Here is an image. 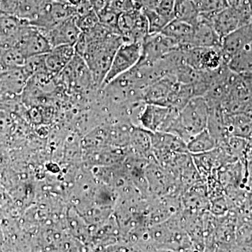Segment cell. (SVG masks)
<instances>
[{
	"label": "cell",
	"mask_w": 252,
	"mask_h": 252,
	"mask_svg": "<svg viewBox=\"0 0 252 252\" xmlns=\"http://www.w3.org/2000/svg\"><path fill=\"white\" fill-rule=\"evenodd\" d=\"M209 113L206 99L193 97L179 111L166 132L177 136L187 144L194 136L206 130Z\"/></svg>",
	"instance_id": "6da1fadb"
},
{
	"label": "cell",
	"mask_w": 252,
	"mask_h": 252,
	"mask_svg": "<svg viewBox=\"0 0 252 252\" xmlns=\"http://www.w3.org/2000/svg\"><path fill=\"white\" fill-rule=\"evenodd\" d=\"M252 6L250 2H240L228 6L208 18L221 39L251 23ZM203 16V15H202Z\"/></svg>",
	"instance_id": "7a4b0ae2"
},
{
	"label": "cell",
	"mask_w": 252,
	"mask_h": 252,
	"mask_svg": "<svg viewBox=\"0 0 252 252\" xmlns=\"http://www.w3.org/2000/svg\"><path fill=\"white\" fill-rule=\"evenodd\" d=\"M59 82L63 83L72 90L76 91H97L92 74L84 60L75 54L67 67L57 76Z\"/></svg>",
	"instance_id": "3957f363"
},
{
	"label": "cell",
	"mask_w": 252,
	"mask_h": 252,
	"mask_svg": "<svg viewBox=\"0 0 252 252\" xmlns=\"http://www.w3.org/2000/svg\"><path fill=\"white\" fill-rule=\"evenodd\" d=\"M186 64L199 71H213L227 64L220 47H190L181 49Z\"/></svg>",
	"instance_id": "277c9868"
},
{
	"label": "cell",
	"mask_w": 252,
	"mask_h": 252,
	"mask_svg": "<svg viewBox=\"0 0 252 252\" xmlns=\"http://www.w3.org/2000/svg\"><path fill=\"white\" fill-rule=\"evenodd\" d=\"M179 110L172 107L145 104L137 116L140 127L150 132H166Z\"/></svg>",
	"instance_id": "5b68a950"
},
{
	"label": "cell",
	"mask_w": 252,
	"mask_h": 252,
	"mask_svg": "<svg viewBox=\"0 0 252 252\" xmlns=\"http://www.w3.org/2000/svg\"><path fill=\"white\" fill-rule=\"evenodd\" d=\"M118 28L124 42L142 44L149 34L148 21L143 9L119 14Z\"/></svg>",
	"instance_id": "8992f818"
},
{
	"label": "cell",
	"mask_w": 252,
	"mask_h": 252,
	"mask_svg": "<svg viewBox=\"0 0 252 252\" xmlns=\"http://www.w3.org/2000/svg\"><path fill=\"white\" fill-rule=\"evenodd\" d=\"M142 51V43H123L114 55L110 69L101 88L104 87L119 76L135 67L140 61Z\"/></svg>",
	"instance_id": "52a82bcc"
},
{
	"label": "cell",
	"mask_w": 252,
	"mask_h": 252,
	"mask_svg": "<svg viewBox=\"0 0 252 252\" xmlns=\"http://www.w3.org/2000/svg\"><path fill=\"white\" fill-rule=\"evenodd\" d=\"M11 46L16 47L26 59L47 54L53 49L44 34L28 23L24 25L17 39Z\"/></svg>",
	"instance_id": "ba28073f"
},
{
	"label": "cell",
	"mask_w": 252,
	"mask_h": 252,
	"mask_svg": "<svg viewBox=\"0 0 252 252\" xmlns=\"http://www.w3.org/2000/svg\"><path fill=\"white\" fill-rule=\"evenodd\" d=\"M77 7L65 2L51 0L41 11L31 26L40 31H47L77 14Z\"/></svg>",
	"instance_id": "9c48e42d"
},
{
	"label": "cell",
	"mask_w": 252,
	"mask_h": 252,
	"mask_svg": "<svg viewBox=\"0 0 252 252\" xmlns=\"http://www.w3.org/2000/svg\"><path fill=\"white\" fill-rule=\"evenodd\" d=\"M180 44L163 33L149 34L142 43V56L140 61L154 63L167 54L180 49Z\"/></svg>",
	"instance_id": "30bf717a"
},
{
	"label": "cell",
	"mask_w": 252,
	"mask_h": 252,
	"mask_svg": "<svg viewBox=\"0 0 252 252\" xmlns=\"http://www.w3.org/2000/svg\"><path fill=\"white\" fill-rule=\"evenodd\" d=\"M51 0H0V11L32 22Z\"/></svg>",
	"instance_id": "8fae6325"
},
{
	"label": "cell",
	"mask_w": 252,
	"mask_h": 252,
	"mask_svg": "<svg viewBox=\"0 0 252 252\" xmlns=\"http://www.w3.org/2000/svg\"><path fill=\"white\" fill-rule=\"evenodd\" d=\"M40 31L46 36L52 48L63 45H75L82 32L76 23L75 16L68 18L51 29Z\"/></svg>",
	"instance_id": "7c38bea8"
},
{
	"label": "cell",
	"mask_w": 252,
	"mask_h": 252,
	"mask_svg": "<svg viewBox=\"0 0 252 252\" xmlns=\"http://www.w3.org/2000/svg\"><path fill=\"white\" fill-rule=\"evenodd\" d=\"M175 76L169 74L151 84L144 94L145 104H154L169 107L170 99L179 84Z\"/></svg>",
	"instance_id": "4fadbf2b"
},
{
	"label": "cell",
	"mask_w": 252,
	"mask_h": 252,
	"mask_svg": "<svg viewBox=\"0 0 252 252\" xmlns=\"http://www.w3.org/2000/svg\"><path fill=\"white\" fill-rule=\"evenodd\" d=\"M31 74L24 66L11 68L0 74V95H17L24 91Z\"/></svg>",
	"instance_id": "5bb4252c"
},
{
	"label": "cell",
	"mask_w": 252,
	"mask_h": 252,
	"mask_svg": "<svg viewBox=\"0 0 252 252\" xmlns=\"http://www.w3.org/2000/svg\"><path fill=\"white\" fill-rule=\"evenodd\" d=\"M252 41V23L239 28L222 39L221 51L225 63Z\"/></svg>",
	"instance_id": "9a60e30c"
},
{
	"label": "cell",
	"mask_w": 252,
	"mask_h": 252,
	"mask_svg": "<svg viewBox=\"0 0 252 252\" xmlns=\"http://www.w3.org/2000/svg\"><path fill=\"white\" fill-rule=\"evenodd\" d=\"M221 42L222 39L215 31L211 21L200 14L198 23L193 26V37L190 46L220 47Z\"/></svg>",
	"instance_id": "2e32d148"
},
{
	"label": "cell",
	"mask_w": 252,
	"mask_h": 252,
	"mask_svg": "<svg viewBox=\"0 0 252 252\" xmlns=\"http://www.w3.org/2000/svg\"><path fill=\"white\" fill-rule=\"evenodd\" d=\"M75 54L74 46L63 45L53 48L45 55L47 72L57 77L67 67Z\"/></svg>",
	"instance_id": "e0dca14e"
},
{
	"label": "cell",
	"mask_w": 252,
	"mask_h": 252,
	"mask_svg": "<svg viewBox=\"0 0 252 252\" xmlns=\"http://www.w3.org/2000/svg\"><path fill=\"white\" fill-rule=\"evenodd\" d=\"M152 155L155 154L189 153L187 143L173 134L165 132H152Z\"/></svg>",
	"instance_id": "ac0fdd59"
},
{
	"label": "cell",
	"mask_w": 252,
	"mask_h": 252,
	"mask_svg": "<svg viewBox=\"0 0 252 252\" xmlns=\"http://www.w3.org/2000/svg\"><path fill=\"white\" fill-rule=\"evenodd\" d=\"M131 150L137 157L149 159L152 157V132L138 126H134L129 140Z\"/></svg>",
	"instance_id": "d6986e66"
},
{
	"label": "cell",
	"mask_w": 252,
	"mask_h": 252,
	"mask_svg": "<svg viewBox=\"0 0 252 252\" xmlns=\"http://www.w3.org/2000/svg\"><path fill=\"white\" fill-rule=\"evenodd\" d=\"M162 33L180 44L181 49L189 47L193 34V26L179 20L173 19L162 30Z\"/></svg>",
	"instance_id": "ffe728a7"
},
{
	"label": "cell",
	"mask_w": 252,
	"mask_h": 252,
	"mask_svg": "<svg viewBox=\"0 0 252 252\" xmlns=\"http://www.w3.org/2000/svg\"><path fill=\"white\" fill-rule=\"evenodd\" d=\"M200 16V11L192 0H175L174 19L194 26L198 23Z\"/></svg>",
	"instance_id": "44dd1931"
},
{
	"label": "cell",
	"mask_w": 252,
	"mask_h": 252,
	"mask_svg": "<svg viewBox=\"0 0 252 252\" xmlns=\"http://www.w3.org/2000/svg\"><path fill=\"white\" fill-rule=\"evenodd\" d=\"M187 145V150L191 155L205 153L218 147L217 141L212 137L207 129L192 137Z\"/></svg>",
	"instance_id": "7402d4cb"
},
{
	"label": "cell",
	"mask_w": 252,
	"mask_h": 252,
	"mask_svg": "<svg viewBox=\"0 0 252 252\" xmlns=\"http://www.w3.org/2000/svg\"><path fill=\"white\" fill-rule=\"evenodd\" d=\"M228 66L237 74L252 72V41L230 60Z\"/></svg>",
	"instance_id": "603a6c76"
},
{
	"label": "cell",
	"mask_w": 252,
	"mask_h": 252,
	"mask_svg": "<svg viewBox=\"0 0 252 252\" xmlns=\"http://www.w3.org/2000/svg\"><path fill=\"white\" fill-rule=\"evenodd\" d=\"M143 11L148 21L149 34L161 32L163 28L171 21L155 9L143 8Z\"/></svg>",
	"instance_id": "cb8c5ba5"
},
{
	"label": "cell",
	"mask_w": 252,
	"mask_h": 252,
	"mask_svg": "<svg viewBox=\"0 0 252 252\" xmlns=\"http://www.w3.org/2000/svg\"><path fill=\"white\" fill-rule=\"evenodd\" d=\"M76 23L82 32H87L99 23L97 14L94 9L75 15Z\"/></svg>",
	"instance_id": "d4e9b609"
},
{
	"label": "cell",
	"mask_w": 252,
	"mask_h": 252,
	"mask_svg": "<svg viewBox=\"0 0 252 252\" xmlns=\"http://www.w3.org/2000/svg\"><path fill=\"white\" fill-rule=\"evenodd\" d=\"M111 8L119 14L143 9L140 0H112Z\"/></svg>",
	"instance_id": "484cf974"
},
{
	"label": "cell",
	"mask_w": 252,
	"mask_h": 252,
	"mask_svg": "<svg viewBox=\"0 0 252 252\" xmlns=\"http://www.w3.org/2000/svg\"><path fill=\"white\" fill-rule=\"evenodd\" d=\"M112 0H89L93 9L99 14L104 10L110 8Z\"/></svg>",
	"instance_id": "4316f807"
},
{
	"label": "cell",
	"mask_w": 252,
	"mask_h": 252,
	"mask_svg": "<svg viewBox=\"0 0 252 252\" xmlns=\"http://www.w3.org/2000/svg\"><path fill=\"white\" fill-rule=\"evenodd\" d=\"M243 77L244 82L246 84L248 90L252 95V72L247 73V74H240Z\"/></svg>",
	"instance_id": "83f0119b"
},
{
	"label": "cell",
	"mask_w": 252,
	"mask_h": 252,
	"mask_svg": "<svg viewBox=\"0 0 252 252\" xmlns=\"http://www.w3.org/2000/svg\"><path fill=\"white\" fill-rule=\"evenodd\" d=\"M83 1L84 0H66V3L77 8L83 2Z\"/></svg>",
	"instance_id": "f1b7e54d"
},
{
	"label": "cell",
	"mask_w": 252,
	"mask_h": 252,
	"mask_svg": "<svg viewBox=\"0 0 252 252\" xmlns=\"http://www.w3.org/2000/svg\"><path fill=\"white\" fill-rule=\"evenodd\" d=\"M195 4H196L197 7H199V6H200L205 0H192Z\"/></svg>",
	"instance_id": "f546056e"
},
{
	"label": "cell",
	"mask_w": 252,
	"mask_h": 252,
	"mask_svg": "<svg viewBox=\"0 0 252 252\" xmlns=\"http://www.w3.org/2000/svg\"><path fill=\"white\" fill-rule=\"evenodd\" d=\"M227 2H228V5L233 4V3H235L237 0H226Z\"/></svg>",
	"instance_id": "4dcf8cb0"
},
{
	"label": "cell",
	"mask_w": 252,
	"mask_h": 252,
	"mask_svg": "<svg viewBox=\"0 0 252 252\" xmlns=\"http://www.w3.org/2000/svg\"><path fill=\"white\" fill-rule=\"evenodd\" d=\"M55 1H61V2L66 3V0H55Z\"/></svg>",
	"instance_id": "1f68e13d"
},
{
	"label": "cell",
	"mask_w": 252,
	"mask_h": 252,
	"mask_svg": "<svg viewBox=\"0 0 252 252\" xmlns=\"http://www.w3.org/2000/svg\"><path fill=\"white\" fill-rule=\"evenodd\" d=\"M251 23H252V20H251Z\"/></svg>",
	"instance_id": "d6a6232c"
},
{
	"label": "cell",
	"mask_w": 252,
	"mask_h": 252,
	"mask_svg": "<svg viewBox=\"0 0 252 252\" xmlns=\"http://www.w3.org/2000/svg\"><path fill=\"white\" fill-rule=\"evenodd\" d=\"M250 141H251V142H252V140H250Z\"/></svg>",
	"instance_id": "836d02e7"
}]
</instances>
